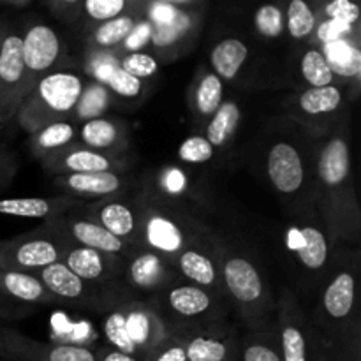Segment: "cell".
<instances>
[{
  "instance_id": "6da1fadb",
  "label": "cell",
  "mask_w": 361,
  "mask_h": 361,
  "mask_svg": "<svg viewBox=\"0 0 361 361\" xmlns=\"http://www.w3.org/2000/svg\"><path fill=\"white\" fill-rule=\"evenodd\" d=\"M324 219L335 236L358 231V207L353 194L351 152L342 134H335L323 145L316 166Z\"/></svg>"
},
{
  "instance_id": "7a4b0ae2",
  "label": "cell",
  "mask_w": 361,
  "mask_h": 361,
  "mask_svg": "<svg viewBox=\"0 0 361 361\" xmlns=\"http://www.w3.org/2000/svg\"><path fill=\"white\" fill-rule=\"evenodd\" d=\"M83 88V80L74 73L56 71L46 74L35 83L14 118L32 134L49 123L66 122L67 116L76 111Z\"/></svg>"
},
{
  "instance_id": "3957f363",
  "label": "cell",
  "mask_w": 361,
  "mask_h": 361,
  "mask_svg": "<svg viewBox=\"0 0 361 361\" xmlns=\"http://www.w3.org/2000/svg\"><path fill=\"white\" fill-rule=\"evenodd\" d=\"M23 35L0 21V130L9 126L25 99L34 90L21 51Z\"/></svg>"
},
{
  "instance_id": "277c9868",
  "label": "cell",
  "mask_w": 361,
  "mask_h": 361,
  "mask_svg": "<svg viewBox=\"0 0 361 361\" xmlns=\"http://www.w3.org/2000/svg\"><path fill=\"white\" fill-rule=\"evenodd\" d=\"M222 284L247 321L257 323L268 312L270 295H268L267 284L259 270L247 257H224Z\"/></svg>"
},
{
  "instance_id": "5b68a950",
  "label": "cell",
  "mask_w": 361,
  "mask_h": 361,
  "mask_svg": "<svg viewBox=\"0 0 361 361\" xmlns=\"http://www.w3.org/2000/svg\"><path fill=\"white\" fill-rule=\"evenodd\" d=\"M314 330L303 317L298 302L284 291L279 302V341L282 361H310Z\"/></svg>"
},
{
  "instance_id": "8992f818",
  "label": "cell",
  "mask_w": 361,
  "mask_h": 361,
  "mask_svg": "<svg viewBox=\"0 0 361 361\" xmlns=\"http://www.w3.org/2000/svg\"><path fill=\"white\" fill-rule=\"evenodd\" d=\"M21 51L28 80L35 87V83L49 74L62 59V41L55 28L46 23H34L23 34Z\"/></svg>"
},
{
  "instance_id": "52a82bcc",
  "label": "cell",
  "mask_w": 361,
  "mask_h": 361,
  "mask_svg": "<svg viewBox=\"0 0 361 361\" xmlns=\"http://www.w3.org/2000/svg\"><path fill=\"white\" fill-rule=\"evenodd\" d=\"M140 229L148 250H154L168 259H176L182 250L190 247V240L182 222L164 210L148 208L141 217Z\"/></svg>"
},
{
  "instance_id": "ba28073f",
  "label": "cell",
  "mask_w": 361,
  "mask_h": 361,
  "mask_svg": "<svg viewBox=\"0 0 361 361\" xmlns=\"http://www.w3.org/2000/svg\"><path fill=\"white\" fill-rule=\"evenodd\" d=\"M355 275L348 270L338 271L324 288L321 300V331L335 335L337 331L348 330L349 317L355 312Z\"/></svg>"
},
{
  "instance_id": "9c48e42d",
  "label": "cell",
  "mask_w": 361,
  "mask_h": 361,
  "mask_svg": "<svg viewBox=\"0 0 361 361\" xmlns=\"http://www.w3.org/2000/svg\"><path fill=\"white\" fill-rule=\"evenodd\" d=\"M60 259L56 243L49 238H23L0 243V270L39 271Z\"/></svg>"
},
{
  "instance_id": "30bf717a",
  "label": "cell",
  "mask_w": 361,
  "mask_h": 361,
  "mask_svg": "<svg viewBox=\"0 0 361 361\" xmlns=\"http://www.w3.org/2000/svg\"><path fill=\"white\" fill-rule=\"evenodd\" d=\"M267 173L279 194L295 196L305 182V166L298 148L289 141L275 143L268 152Z\"/></svg>"
},
{
  "instance_id": "8fae6325",
  "label": "cell",
  "mask_w": 361,
  "mask_h": 361,
  "mask_svg": "<svg viewBox=\"0 0 361 361\" xmlns=\"http://www.w3.org/2000/svg\"><path fill=\"white\" fill-rule=\"evenodd\" d=\"M42 164L53 173L62 175H88V173H108L122 168V162L102 152L88 150L85 147H69L42 157Z\"/></svg>"
},
{
  "instance_id": "7c38bea8",
  "label": "cell",
  "mask_w": 361,
  "mask_h": 361,
  "mask_svg": "<svg viewBox=\"0 0 361 361\" xmlns=\"http://www.w3.org/2000/svg\"><path fill=\"white\" fill-rule=\"evenodd\" d=\"M126 312V330L130 342L137 349V355L145 351H154L162 345L164 338V324L155 310L148 307L130 305L123 309Z\"/></svg>"
},
{
  "instance_id": "4fadbf2b",
  "label": "cell",
  "mask_w": 361,
  "mask_h": 361,
  "mask_svg": "<svg viewBox=\"0 0 361 361\" xmlns=\"http://www.w3.org/2000/svg\"><path fill=\"white\" fill-rule=\"evenodd\" d=\"M344 95L335 85L321 88H307L296 97L295 115L302 122L317 123L323 120L334 118L335 113L341 109Z\"/></svg>"
},
{
  "instance_id": "5bb4252c",
  "label": "cell",
  "mask_w": 361,
  "mask_h": 361,
  "mask_svg": "<svg viewBox=\"0 0 361 361\" xmlns=\"http://www.w3.org/2000/svg\"><path fill=\"white\" fill-rule=\"evenodd\" d=\"M127 274L134 288L141 291H155L168 284L171 268H169L168 257L147 249L133 256Z\"/></svg>"
},
{
  "instance_id": "9a60e30c",
  "label": "cell",
  "mask_w": 361,
  "mask_h": 361,
  "mask_svg": "<svg viewBox=\"0 0 361 361\" xmlns=\"http://www.w3.org/2000/svg\"><path fill=\"white\" fill-rule=\"evenodd\" d=\"M69 233L74 238V242L80 243V247H88L104 256H127L129 254V243L122 242L111 233L106 231L102 226H99L95 221H71Z\"/></svg>"
},
{
  "instance_id": "2e32d148",
  "label": "cell",
  "mask_w": 361,
  "mask_h": 361,
  "mask_svg": "<svg viewBox=\"0 0 361 361\" xmlns=\"http://www.w3.org/2000/svg\"><path fill=\"white\" fill-rule=\"evenodd\" d=\"M97 224L122 242H136L140 236V221L130 207L120 201H109L97 210Z\"/></svg>"
},
{
  "instance_id": "e0dca14e",
  "label": "cell",
  "mask_w": 361,
  "mask_h": 361,
  "mask_svg": "<svg viewBox=\"0 0 361 361\" xmlns=\"http://www.w3.org/2000/svg\"><path fill=\"white\" fill-rule=\"evenodd\" d=\"M168 305L183 319H196L215 310L214 298L207 289L197 286H175L168 291Z\"/></svg>"
},
{
  "instance_id": "ac0fdd59",
  "label": "cell",
  "mask_w": 361,
  "mask_h": 361,
  "mask_svg": "<svg viewBox=\"0 0 361 361\" xmlns=\"http://www.w3.org/2000/svg\"><path fill=\"white\" fill-rule=\"evenodd\" d=\"M175 264L180 274L194 282L197 288L215 289L219 286V271L212 257L194 247H187L185 250H182L176 256Z\"/></svg>"
},
{
  "instance_id": "d6986e66",
  "label": "cell",
  "mask_w": 361,
  "mask_h": 361,
  "mask_svg": "<svg viewBox=\"0 0 361 361\" xmlns=\"http://www.w3.org/2000/svg\"><path fill=\"white\" fill-rule=\"evenodd\" d=\"M39 281L49 295L60 300L80 302L85 298V282L60 261L39 270Z\"/></svg>"
},
{
  "instance_id": "ffe728a7",
  "label": "cell",
  "mask_w": 361,
  "mask_h": 361,
  "mask_svg": "<svg viewBox=\"0 0 361 361\" xmlns=\"http://www.w3.org/2000/svg\"><path fill=\"white\" fill-rule=\"evenodd\" d=\"M80 140L88 150H122L126 145L123 129L120 123L109 118H92L83 122L80 130Z\"/></svg>"
},
{
  "instance_id": "44dd1931",
  "label": "cell",
  "mask_w": 361,
  "mask_h": 361,
  "mask_svg": "<svg viewBox=\"0 0 361 361\" xmlns=\"http://www.w3.org/2000/svg\"><path fill=\"white\" fill-rule=\"evenodd\" d=\"M59 185L83 196H111L123 187V180L115 171L88 173V175H62Z\"/></svg>"
},
{
  "instance_id": "7402d4cb",
  "label": "cell",
  "mask_w": 361,
  "mask_h": 361,
  "mask_svg": "<svg viewBox=\"0 0 361 361\" xmlns=\"http://www.w3.org/2000/svg\"><path fill=\"white\" fill-rule=\"evenodd\" d=\"M249 59V48L235 37L222 39L210 53V63L221 80H235L243 63Z\"/></svg>"
},
{
  "instance_id": "603a6c76",
  "label": "cell",
  "mask_w": 361,
  "mask_h": 361,
  "mask_svg": "<svg viewBox=\"0 0 361 361\" xmlns=\"http://www.w3.org/2000/svg\"><path fill=\"white\" fill-rule=\"evenodd\" d=\"M0 289L11 298L27 303L49 302L53 298L37 277L23 271L0 270Z\"/></svg>"
},
{
  "instance_id": "cb8c5ba5",
  "label": "cell",
  "mask_w": 361,
  "mask_h": 361,
  "mask_svg": "<svg viewBox=\"0 0 361 361\" xmlns=\"http://www.w3.org/2000/svg\"><path fill=\"white\" fill-rule=\"evenodd\" d=\"M296 235L298 243L295 245V252L300 263L312 271L324 268L328 261V240L324 233L314 226H302Z\"/></svg>"
},
{
  "instance_id": "d4e9b609",
  "label": "cell",
  "mask_w": 361,
  "mask_h": 361,
  "mask_svg": "<svg viewBox=\"0 0 361 361\" xmlns=\"http://www.w3.org/2000/svg\"><path fill=\"white\" fill-rule=\"evenodd\" d=\"M321 53L326 59L331 73L344 78L358 76L361 71V53L356 46L349 44L345 39H335V41L323 42Z\"/></svg>"
},
{
  "instance_id": "484cf974",
  "label": "cell",
  "mask_w": 361,
  "mask_h": 361,
  "mask_svg": "<svg viewBox=\"0 0 361 361\" xmlns=\"http://www.w3.org/2000/svg\"><path fill=\"white\" fill-rule=\"evenodd\" d=\"M63 264L83 282H94L101 281L108 271V256L88 247H74L66 254Z\"/></svg>"
},
{
  "instance_id": "4316f807",
  "label": "cell",
  "mask_w": 361,
  "mask_h": 361,
  "mask_svg": "<svg viewBox=\"0 0 361 361\" xmlns=\"http://www.w3.org/2000/svg\"><path fill=\"white\" fill-rule=\"evenodd\" d=\"M76 136L74 127L69 122H55L42 127L37 133L32 134V150L39 157H46L49 154L73 147V140Z\"/></svg>"
},
{
  "instance_id": "83f0119b",
  "label": "cell",
  "mask_w": 361,
  "mask_h": 361,
  "mask_svg": "<svg viewBox=\"0 0 361 361\" xmlns=\"http://www.w3.org/2000/svg\"><path fill=\"white\" fill-rule=\"evenodd\" d=\"M240 123V108L235 101H222L217 111L210 116L204 140L212 147H224L229 137L236 133Z\"/></svg>"
},
{
  "instance_id": "f1b7e54d",
  "label": "cell",
  "mask_w": 361,
  "mask_h": 361,
  "mask_svg": "<svg viewBox=\"0 0 361 361\" xmlns=\"http://www.w3.org/2000/svg\"><path fill=\"white\" fill-rule=\"evenodd\" d=\"M63 204L67 207V201H51L44 197H11V200H0V214L41 219L55 214Z\"/></svg>"
},
{
  "instance_id": "f546056e",
  "label": "cell",
  "mask_w": 361,
  "mask_h": 361,
  "mask_svg": "<svg viewBox=\"0 0 361 361\" xmlns=\"http://www.w3.org/2000/svg\"><path fill=\"white\" fill-rule=\"evenodd\" d=\"M137 25V18L130 14H122V16L109 20L106 23H99L90 35V44L99 49H109L113 46L120 44L127 39V35L133 32Z\"/></svg>"
},
{
  "instance_id": "4dcf8cb0",
  "label": "cell",
  "mask_w": 361,
  "mask_h": 361,
  "mask_svg": "<svg viewBox=\"0 0 361 361\" xmlns=\"http://www.w3.org/2000/svg\"><path fill=\"white\" fill-rule=\"evenodd\" d=\"M224 101V83L215 73L203 74L194 90V106L197 115L210 118Z\"/></svg>"
},
{
  "instance_id": "1f68e13d",
  "label": "cell",
  "mask_w": 361,
  "mask_h": 361,
  "mask_svg": "<svg viewBox=\"0 0 361 361\" xmlns=\"http://www.w3.org/2000/svg\"><path fill=\"white\" fill-rule=\"evenodd\" d=\"M284 25L293 39L302 41L316 30V13L305 0H291L284 14Z\"/></svg>"
},
{
  "instance_id": "d6a6232c",
  "label": "cell",
  "mask_w": 361,
  "mask_h": 361,
  "mask_svg": "<svg viewBox=\"0 0 361 361\" xmlns=\"http://www.w3.org/2000/svg\"><path fill=\"white\" fill-rule=\"evenodd\" d=\"M300 73H302L303 80L310 85V88L328 87V85H334L335 80L326 59L317 48H309L302 53Z\"/></svg>"
},
{
  "instance_id": "836d02e7",
  "label": "cell",
  "mask_w": 361,
  "mask_h": 361,
  "mask_svg": "<svg viewBox=\"0 0 361 361\" xmlns=\"http://www.w3.org/2000/svg\"><path fill=\"white\" fill-rule=\"evenodd\" d=\"M229 349L222 338L200 335L187 342L185 356L187 361H226Z\"/></svg>"
},
{
  "instance_id": "e575fe53",
  "label": "cell",
  "mask_w": 361,
  "mask_h": 361,
  "mask_svg": "<svg viewBox=\"0 0 361 361\" xmlns=\"http://www.w3.org/2000/svg\"><path fill=\"white\" fill-rule=\"evenodd\" d=\"M108 88L101 83H90L88 87L83 88L80 102L76 106V115L81 120H92L99 118L108 108Z\"/></svg>"
},
{
  "instance_id": "d590c367",
  "label": "cell",
  "mask_w": 361,
  "mask_h": 361,
  "mask_svg": "<svg viewBox=\"0 0 361 361\" xmlns=\"http://www.w3.org/2000/svg\"><path fill=\"white\" fill-rule=\"evenodd\" d=\"M104 335L109 341V344H113L116 348V351L123 353V355H129L136 358L137 349L134 348V344L130 342L129 335L126 330V312L123 309L115 310V312L109 314L104 321Z\"/></svg>"
},
{
  "instance_id": "8d00e7d4",
  "label": "cell",
  "mask_w": 361,
  "mask_h": 361,
  "mask_svg": "<svg viewBox=\"0 0 361 361\" xmlns=\"http://www.w3.org/2000/svg\"><path fill=\"white\" fill-rule=\"evenodd\" d=\"M102 85H104L108 90H111L115 95H118V97L130 99V101L140 99L141 92H143L145 88L143 80H137V78L130 76V74L126 73L120 66H116L115 69H111V73L106 76L104 83Z\"/></svg>"
},
{
  "instance_id": "74e56055",
  "label": "cell",
  "mask_w": 361,
  "mask_h": 361,
  "mask_svg": "<svg viewBox=\"0 0 361 361\" xmlns=\"http://www.w3.org/2000/svg\"><path fill=\"white\" fill-rule=\"evenodd\" d=\"M254 23H256L257 32L267 39H275L284 32V13L281 7L277 6H268L259 7L254 16Z\"/></svg>"
},
{
  "instance_id": "f35d334b",
  "label": "cell",
  "mask_w": 361,
  "mask_h": 361,
  "mask_svg": "<svg viewBox=\"0 0 361 361\" xmlns=\"http://www.w3.org/2000/svg\"><path fill=\"white\" fill-rule=\"evenodd\" d=\"M190 27V18L187 16V13L180 11L178 16L168 25H159L154 27L152 25V39L155 46H166V44H175L178 39H182L183 35L189 32Z\"/></svg>"
},
{
  "instance_id": "ab89813d",
  "label": "cell",
  "mask_w": 361,
  "mask_h": 361,
  "mask_svg": "<svg viewBox=\"0 0 361 361\" xmlns=\"http://www.w3.org/2000/svg\"><path fill=\"white\" fill-rule=\"evenodd\" d=\"M81 7L88 20L95 21V23H106V21L122 16L129 4L126 0H87L81 4Z\"/></svg>"
},
{
  "instance_id": "60d3db41",
  "label": "cell",
  "mask_w": 361,
  "mask_h": 361,
  "mask_svg": "<svg viewBox=\"0 0 361 361\" xmlns=\"http://www.w3.org/2000/svg\"><path fill=\"white\" fill-rule=\"evenodd\" d=\"M120 67L137 80H147L157 74V60L150 53L130 51L120 60Z\"/></svg>"
},
{
  "instance_id": "b9f144b4",
  "label": "cell",
  "mask_w": 361,
  "mask_h": 361,
  "mask_svg": "<svg viewBox=\"0 0 361 361\" xmlns=\"http://www.w3.org/2000/svg\"><path fill=\"white\" fill-rule=\"evenodd\" d=\"M178 157L189 164H200L214 157V147L203 136H190L180 145Z\"/></svg>"
},
{
  "instance_id": "7bdbcfd3",
  "label": "cell",
  "mask_w": 361,
  "mask_h": 361,
  "mask_svg": "<svg viewBox=\"0 0 361 361\" xmlns=\"http://www.w3.org/2000/svg\"><path fill=\"white\" fill-rule=\"evenodd\" d=\"M44 361H97V356L83 345L56 344L44 349Z\"/></svg>"
},
{
  "instance_id": "ee69618b",
  "label": "cell",
  "mask_w": 361,
  "mask_h": 361,
  "mask_svg": "<svg viewBox=\"0 0 361 361\" xmlns=\"http://www.w3.org/2000/svg\"><path fill=\"white\" fill-rule=\"evenodd\" d=\"M324 13L331 21H338L344 25H355L360 20V6L349 2V0H335L324 7Z\"/></svg>"
},
{
  "instance_id": "f6af8a7d",
  "label": "cell",
  "mask_w": 361,
  "mask_h": 361,
  "mask_svg": "<svg viewBox=\"0 0 361 361\" xmlns=\"http://www.w3.org/2000/svg\"><path fill=\"white\" fill-rule=\"evenodd\" d=\"M242 358L243 361H282L281 351H277L267 341H259V338L247 342Z\"/></svg>"
},
{
  "instance_id": "bcb514c9",
  "label": "cell",
  "mask_w": 361,
  "mask_h": 361,
  "mask_svg": "<svg viewBox=\"0 0 361 361\" xmlns=\"http://www.w3.org/2000/svg\"><path fill=\"white\" fill-rule=\"evenodd\" d=\"M150 39H152L150 21H137V25L133 28V32L127 35V39L123 42H126L127 49H137L141 48V46L147 44Z\"/></svg>"
},
{
  "instance_id": "7dc6e473",
  "label": "cell",
  "mask_w": 361,
  "mask_h": 361,
  "mask_svg": "<svg viewBox=\"0 0 361 361\" xmlns=\"http://www.w3.org/2000/svg\"><path fill=\"white\" fill-rule=\"evenodd\" d=\"M154 361H187L185 345L173 344L168 348H162L155 353Z\"/></svg>"
},
{
  "instance_id": "c3c4849f",
  "label": "cell",
  "mask_w": 361,
  "mask_h": 361,
  "mask_svg": "<svg viewBox=\"0 0 361 361\" xmlns=\"http://www.w3.org/2000/svg\"><path fill=\"white\" fill-rule=\"evenodd\" d=\"M101 361H140V360L134 358V356L123 355V353H118V351H109L102 356Z\"/></svg>"
},
{
  "instance_id": "681fc988",
  "label": "cell",
  "mask_w": 361,
  "mask_h": 361,
  "mask_svg": "<svg viewBox=\"0 0 361 361\" xmlns=\"http://www.w3.org/2000/svg\"><path fill=\"white\" fill-rule=\"evenodd\" d=\"M4 171H6V164H4V157L0 155V175H2Z\"/></svg>"
}]
</instances>
